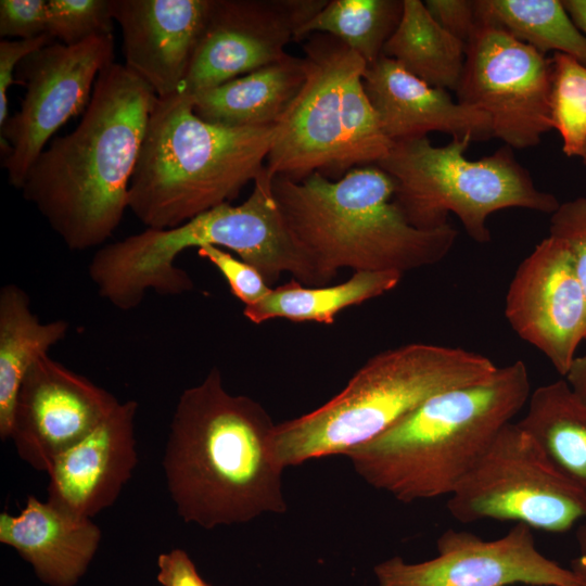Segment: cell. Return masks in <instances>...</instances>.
Returning <instances> with one entry per match:
<instances>
[{
  "mask_svg": "<svg viewBox=\"0 0 586 586\" xmlns=\"http://www.w3.org/2000/svg\"><path fill=\"white\" fill-rule=\"evenodd\" d=\"M275 425L259 403L229 393L216 367L181 393L163 467L184 522L211 530L286 512Z\"/></svg>",
  "mask_w": 586,
  "mask_h": 586,
  "instance_id": "6da1fadb",
  "label": "cell"
},
{
  "mask_svg": "<svg viewBox=\"0 0 586 586\" xmlns=\"http://www.w3.org/2000/svg\"><path fill=\"white\" fill-rule=\"evenodd\" d=\"M156 99L124 64L112 63L77 127L55 138L28 171L23 196L69 250L97 247L119 226Z\"/></svg>",
  "mask_w": 586,
  "mask_h": 586,
  "instance_id": "7a4b0ae2",
  "label": "cell"
},
{
  "mask_svg": "<svg viewBox=\"0 0 586 586\" xmlns=\"http://www.w3.org/2000/svg\"><path fill=\"white\" fill-rule=\"evenodd\" d=\"M531 393L527 367L517 360L433 395L345 456L364 481L399 501L450 495Z\"/></svg>",
  "mask_w": 586,
  "mask_h": 586,
  "instance_id": "3957f363",
  "label": "cell"
},
{
  "mask_svg": "<svg viewBox=\"0 0 586 586\" xmlns=\"http://www.w3.org/2000/svg\"><path fill=\"white\" fill-rule=\"evenodd\" d=\"M266 166L249 198L212 208L173 229H150L102 246L93 273L101 294L115 308L138 307L148 292L175 296L190 292L189 273L175 264L186 250L213 245L232 251L271 286L282 273L307 286L327 282L291 232Z\"/></svg>",
  "mask_w": 586,
  "mask_h": 586,
  "instance_id": "277c9868",
  "label": "cell"
},
{
  "mask_svg": "<svg viewBox=\"0 0 586 586\" xmlns=\"http://www.w3.org/2000/svg\"><path fill=\"white\" fill-rule=\"evenodd\" d=\"M281 213L327 283L343 268L406 271L435 265L453 249L449 222L421 229L396 203L393 179L377 165L352 168L339 179L319 171L294 180L276 176Z\"/></svg>",
  "mask_w": 586,
  "mask_h": 586,
  "instance_id": "5b68a950",
  "label": "cell"
},
{
  "mask_svg": "<svg viewBox=\"0 0 586 586\" xmlns=\"http://www.w3.org/2000/svg\"><path fill=\"white\" fill-rule=\"evenodd\" d=\"M279 125L201 119L192 98H157L131 177L128 208L150 229H173L230 203L266 166Z\"/></svg>",
  "mask_w": 586,
  "mask_h": 586,
  "instance_id": "8992f818",
  "label": "cell"
},
{
  "mask_svg": "<svg viewBox=\"0 0 586 586\" xmlns=\"http://www.w3.org/2000/svg\"><path fill=\"white\" fill-rule=\"evenodd\" d=\"M497 369L480 353L440 344L410 343L380 352L327 403L275 425L276 458L285 469L345 455L385 432L433 395L484 381Z\"/></svg>",
  "mask_w": 586,
  "mask_h": 586,
  "instance_id": "52a82bcc",
  "label": "cell"
},
{
  "mask_svg": "<svg viewBox=\"0 0 586 586\" xmlns=\"http://www.w3.org/2000/svg\"><path fill=\"white\" fill-rule=\"evenodd\" d=\"M469 136L435 146L428 137L394 142L377 166L394 181L395 201L409 222L421 229L448 224L454 214L477 243L491 240L492 214L523 208L552 214L558 199L539 190L512 149L501 146L480 160H469Z\"/></svg>",
  "mask_w": 586,
  "mask_h": 586,
  "instance_id": "ba28073f",
  "label": "cell"
},
{
  "mask_svg": "<svg viewBox=\"0 0 586 586\" xmlns=\"http://www.w3.org/2000/svg\"><path fill=\"white\" fill-rule=\"evenodd\" d=\"M461 523L509 521L563 533L586 520V491L565 479L517 422L506 424L449 495Z\"/></svg>",
  "mask_w": 586,
  "mask_h": 586,
  "instance_id": "9c48e42d",
  "label": "cell"
},
{
  "mask_svg": "<svg viewBox=\"0 0 586 586\" xmlns=\"http://www.w3.org/2000/svg\"><path fill=\"white\" fill-rule=\"evenodd\" d=\"M113 60V35H101L76 44L50 42L18 64L15 84L26 92L0 127L2 167L12 187L22 188L49 139L86 111L98 76Z\"/></svg>",
  "mask_w": 586,
  "mask_h": 586,
  "instance_id": "30bf717a",
  "label": "cell"
},
{
  "mask_svg": "<svg viewBox=\"0 0 586 586\" xmlns=\"http://www.w3.org/2000/svg\"><path fill=\"white\" fill-rule=\"evenodd\" d=\"M477 22V21H476ZM552 60L505 30L477 22L466 44L457 101L485 113L511 149L540 143L553 129Z\"/></svg>",
  "mask_w": 586,
  "mask_h": 586,
  "instance_id": "8fae6325",
  "label": "cell"
},
{
  "mask_svg": "<svg viewBox=\"0 0 586 586\" xmlns=\"http://www.w3.org/2000/svg\"><path fill=\"white\" fill-rule=\"evenodd\" d=\"M303 46L305 81L279 120L266 161L271 177L300 180L319 171L339 179L345 160L343 81L358 54L339 39L314 34Z\"/></svg>",
  "mask_w": 586,
  "mask_h": 586,
  "instance_id": "7c38bea8",
  "label": "cell"
},
{
  "mask_svg": "<svg viewBox=\"0 0 586 586\" xmlns=\"http://www.w3.org/2000/svg\"><path fill=\"white\" fill-rule=\"evenodd\" d=\"M328 0H212L179 92L194 95L279 62Z\"/></svg>",
  "mask_w": 586,
  "mask_h": 586,
  "instance_id": "4fadbf2b",
  "label": "cell"
},
{
  "mask_svg": "<svg viewBox=\"0 0 586 586\" xmlns=\"http://www.w3.org/2000/svg\"><path fill=\"white\" fill-rule=\"evenodd\" d=\"M436 546L431 560L409 563L394 556L375 564L378 586H579L571 570L538 551L524 524L494 540L447 530Z\"/></svg>",
  "mask_w": 586,
  "mask_h": 586,
  "instance_id": "5bb4252c",
  "label": "cell"
},
{
  "mask_svg": "<svg viewBox=\"0 0 586 586\" xmlns=\"http://www.w3.org/2000/svg\"><path fill=\"white\" fill-rule=\"evenodd\" d=\"M505 317L564 378L586 340V294L563 241L548 235L520 263L507 290Z\"/></svg>",
  "mask_w": 586,
  "mask_h": 586,
  "instance_id": "9a60e30c",
  "label": "cell"
},
{
  "mask_svg": "<svg viewBox=\"0 0 586 586\" xmlns=\"http://www.w3.org/2000/svg\"><path fill=\"white\" fill-rule=\"evenodd\" d=\"M120 402L49 354L39 357L20 386L10 438L31 468L48 472Z\"/></svg>",
  "mask_w": 586,
  "mask_h": 586,
  "instance_id": "2e32d148",
  "label": "cell"
},
{
  "mask_svg": "<svg viewBox=\"0 0 586 586\" xmlns=\"http://www.w3.org/2000/svg\"><path fill=\"white\" fill-rule=\"evenodd\" d=\"M212 0H113L124 65L157 98L179 92Z\"/></svg>",
  "mask_w": 586,
  "mask_h": 586,
  "instance_id": "e0dca14e",
  "label": "cell"
},
{
  "mask_svg": "<svg viewBox=\"0 0 586 586\" xmlns=\"http://www.w3.org/2000/svg\"><path fill=\"white\" fill-rule=\"evenodd\" d=\"M138 403H119L81 441L61 454L47 472L48 501L90 518L110 507L137 464Z\"/></svg>",
  "mask_w": 586,
  "mask_h": 586,
  "instance_id": "ac0fdd59",
  "label": "cell"
},
{
  "mask_svg": "<svg viewBox=\"0 0 586 586\" xmlns=\"http://www.w3.org/2000/svg\"><path fill=\"white\" fill-rule=\"evenodd\" d=\"M364 87L393 143L423 138L431 131L451 138L469 136L473 141L493 137L485 113L453 100L447 90L428 85L387 56L367 65Z\"/></svg>",
  "mask_w": 586,
  "mask_h": 586,
  "instance_id": "d6986e66",
  "label": "cell"
},
{
  "mask_svg": "<svg viewBox=\"0 0 586 586\" xmlns=\"http://www.w3.org/2000/svg\"><path fill=\"white\" fill-rule=\"evenodd\" d=\"M100 540L101 530L90 518L31 495L18 515L0 513V542L14 548L50 586H74Z\"/></svg>",
  "mask_w": 586,
  "mask_h": 586,
  "instance_id": "ffe728a7",
  "label": "cell"
},
{
  "mask_svg": "<svg viewBox=\"0 0 586 586\" xmlns=\"http://www.w3.org/2000/svg\"><path fill=\"white\" fill-rule=\"evenodd\" d=\"M306 78L305 61L288 55L192 98L201 119L226 127H263L279 123Z\"/></svg>",
  "mask_w": 586,
  "mask_h": 586,
  "instance_id": "44dd1931",
  "label": "cell"
},
{
  "mask_svg": "<svg viewBox=\"0 0 586 586\" xmlns=\"http://www.w3.org/2000/svg\"><path fill=\"white\" fill-rule=\"evenodd\" d=\"M64 319L42 322L30 307L28 294L17 284L0 290V437L10 438L13 412L24 377L42 355L64 340Z\"/></svg>",
  "mask_w": 586,
  "mask_h": 586,
  "instance_id": "7402d4cb",
  "label": "cell"
},
{
  "mask_svg": "<svg viewBox=\"0 0 586 586\" xmlns=\"http://www.w3.org/2000/svg\"><path fill=\"white\" fill-rule=\"evenodd\" d=\"M526 406L517 423L565 479L586 491V404L561 379L532 391Z\"/></svg>",
  "mask_w": 586,
  "mask_h": 586,
  "instance_id": "603a6c76",
  "label": "cell"
},
{
  "mask_svg": "<svg viewBox=\"0 0 586 586\" xmlns=\"http://www.w3.org/2000/svg\"><path fill=\"white\" fill-rule=\"evenodd\" d=\"M403 275L397 271H354L344 282L306 286L295 279L279 285L257 304L244 307V317L255 324L271 319L332 324L339 313L395 289Z\"/></svg>",
  "mask_w": 586,
  "mask_h": 586,
  "instance_id": "cb8c5ba5",
  "label": "cell"
},
{
  "mask_svg": "<svg viewBox=\"0 0 586 586\" xmlns=\"http://www.w3.org/2000/svg\"><path fill=\"white\" fill-rule=\"evenodd\" d=\"M382 55L432 87L456 91L463 72L466 43L445 30L424 2L403 0L400 20Z\"/></svg>",
  "mask_w": 586,
  "mask_h": 586,
  "instance_id": "d4e9b609",
  "label": "cell"
},
{
  "mask_svg": "<svg viewBox=\"0 0 586 586\" xmlns=\"http://www.w3.org/2000/svg\"><path fill=\"white\" fill-rule=\"evenodd\" d=\"M476 21L498 27L542 53L555 51L586 65V36L559 0H477Z\"/></svg>",
  "mask_w": 586,
  "mask_h": 586,
  "instance_id": "484cf974",
  "label": "cell"
},
{
  "mask_svg": "<svg viewBox=\"0 0 586 586\" xmlns=\"http://www.w3.org/2000/svg\"><path fill=\"white\" fill-rule=\"evenodd\" d=\"M403 0H328L296 31V40L314 34L332 36L367 65L375 62L400 20Z\"/></svg>",
  "mask_w": 586,
  "mask_h": 586,
  "instance_id": "4316f807",
  "label": "cell"
},
{
  "mask_svg": "<svg viewBox=\"0 0 586 586\" xmlns=\"http://www.w3.org/2000/svg\"><path fill=\"white\" fill-rule=\"evenodd\" d=\"M552 60L551 115L562 151L582 157L586 145V65L563 53Z\"/></svg>",
  "mask_w": 586,
  "mask_h": 586,
  "instance_id": "83f0119b",
  "label": "cell"
},
{
  "mask_svg": "<svg viewBox=\"0 0 586 586\" xmlns=\"http://www.w3.org/2000/svg\"><path fill=\"white\" fill-rule=\"evenodd\" d=\"M47 34L64 44L112 35L113 0H48Z\"/></svg>",
  "mask_w": 586,
  "mask_h": 586,
  "instance_id": "f1b7e54d",
  "label": "cell"
},
{
  "mask_svg": "<svg viewBox=\"0 0 586 586\" xmlns=\"http://www.w3.org/2000/svg\"><path fill=\"white\" fill-rule=\"evenodd\" d=\"M198 255L208 260L221 273L231 293L244 307L257 304L272 289L254 267L224 249L204 245L198 249Z\"/></svg>",
  "mask_w": 586,
  "mask_h": 586,
  "instance_id": "f546056e",
  "label": "cell"
},
{
  "mask_svg": "<svg viewBox=\"0 0 586 586\" xmlns=\"http://www.w3.org/2000/svg\"><path fill=\"white\" fill-rule=\"evenodd\" d=\"M549 235L565 243L586 294V196L559 204L550 215Z\"/></svg>",
  "mask_w": 586,
  "mask_h": 586,
  "instance_id": "4dcf8cb0",
  "label": "cell"
},
{
  "mask_svg": "<svg viewBox=\"0 0 586 586\" xmlns=\"http://www.w3.org/2000/svg\"><path fill=\"white\" fill-rule=\"evenodd\" d=\"M48 0H1L0 36L31 39L47 34Z\"/></svg>",
  "mask_w": 586,
  "mask_h": 586,
  "instance_id": "1f68e13d",
  "label": "cell"
},
{
  "mask_svg": "<svg viewBox=\"0 0 586 586\" xmlns=\"http://www.w3.org/2000/svg\"><path fill=\"white\" fill-rule=\"evenodd\" d=\"M52 38L41 35L31 39H1L0 41V127L9 117L8 91L15 84V71L29 54L50 43Z\"/></svg>",
  "mask_w": 586,
  "mask_h": 586,
  "instance_id": "d6a6232c",
  "label": "cell"
},
{
  "mask_svg": "<svg viewBox=\"0 0 586 586\" xmlns=\"http://www.w3.org/2000/svg\"><path fill=\"white\" fill-rule=\"evenodd\" d=\"M424 4L445 30L467 44L477 24L474 1L426 0Z\"/></svg>",
  "mask_w": 586,
  "mask_h": 586,
  "instance_id": "836d02e7",
  "label": "cell"
},
{
  "mask_svg": "<svg viewBox=\"0 0 586 586\" xmlns=\"http://www.w3.org/2000/svg\"><path fill=\"white\" fill-rule=\"evenodd\" d=\"M157 581L162 586H212L199 574L193 561L182 549L161 553Z\"/></svg>",
  "mask_w": 586,
  "mask_h": 586,
  "instance_id": "e575fe53",
  "label": "cell"
},
{
  "mask_svg": "<svg viewBox=\"0 0 586 586\" xmlns=\"http://www.w3.org/2000/svg\"><path fill=\"white\" fill-rule=\"evenodd\" d=\"M563 379L573 393L586 404V353L574 358Z\"/></svg>",
  "mask_w": 586,
  "mask_h": 586,
  "instance_id": "d590c367",
  "label": "cell"
},
{
  "mask_svg": "<svg viewBox=\"0 0 586 586\" xmlns=\"http://www.w3.org/2000/svg\"><path fill=\"white\" fill-rule=\"evenodd\" d=\"M578 555L571 562V571L579 586H586V520L576 530Z\"/></svg>",
  "mask_w": 586,
  "mask_h": 586,
  "instance_id": "8d00e7d4",
  "label": "cell"
},
{
  "mask_svg": "<svg viewBox=\"0 0 586 586\" xmlns=\"http://www.w3.org/2000/svg\"><path fill=\"white\" fill-rule=\"evenodd\" d=\"M562 3L572 21L586 36V0H563Z\"/></svg>",
  "mask_w": 586,
  "mask_h": 586,
  "instance_id": "74e56055",
  "label": "cell"
},
{
  "mask_svg": "<svg viewBox=\"0 0 586 586\" xmlns=\"http://www.w3.org/2000/svg\"><path fill=\"white\" fill-rule=\"evenodd\" d=\"M582 160H583L584 164L586 165V145H585V150H584Z\"/></svg>",
  "mask_w": 586,
  "mask_h": 586,
  "instance_id": "f35d334b",
  "label": "cell"
}]
</instances>
